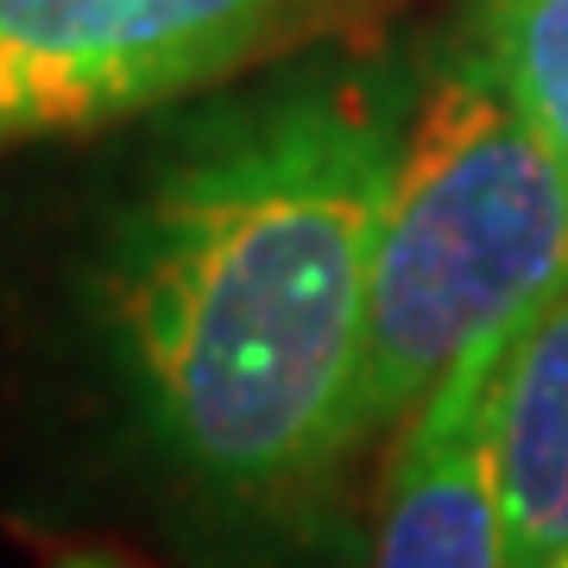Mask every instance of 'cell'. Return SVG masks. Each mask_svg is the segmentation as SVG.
Masks as SVG:
<instances>
[{
    "mask_svg": "<svg viewBox=\"0 0 568 568\" xmlns=\"http://www.w3.org/2000/svg\"><path fill=\"white\" fill-rule=\"evenodd\" d=\"M493 487L506 518V568L568 556V284L511 342L493 392Z\"/></svg>",
    "mask_w": 568,
    "mask_h": 568,
    "instance_id": "obj_5",
    "label": "cell"
},
{
    "mask_svg": "<svg viewBox=\"0 0 568 568\" xmlns=\"http://www.w3.org/2000/svg\"><path fill=\"white\" fill-rule=\"evenodd\" d=\"M366 13L373 0H0V51L39 70L77 126H108L361 39Z\"/></svg>",
    "mask_w": 568,
    "mask_h": 568,
    "instance_id": "obj_3",
    "label": "cell"
},
{
    "mask_svg": "<svg viewBox=\"0 0 568 568\" xmlns=\"http://www.w3.org/2000/svg\"><path fill=\"white\" fill-rule=\"evenodd\" d=\"M58 568H126L121 556H102V549H82V556H63Z\"/></svg>",
    "mask_w": 568,
    "mask_h": 568,
    "instance_id": "obj_8",
    "label": "cell"
},
{
    "mask_svg": "<svg viewBox=\"0 0 568 568\" xmlns=\"http://www.w3.org/2000/svg\"><path fill=\"white\" fill-rule=\"evenodd\" d=\"M410 58L354 39L215 95L114 209L95 335L145 448L234 525L304 530L354 448Z\"/></svg>",
    "mask_w": 568,
    "mask_h": 568,
    "instance_id": "obj_1",
    "label": "cell"
},
{
    "mask_svg": "<svg viewBox=\"0 0 568 568\" xmlns=\"http://www.w3.org/2000/svg\"><path fill=\"white\" fill-rule=\"evenodd\" d=\"M556 568H568V556H562V562H556Z\"/></svg>",
    "mask_w": 568,
    "mask_h": 568,
    "instance_id": "obj_9",
    "label": "cell"
},
{
    "mask_svg": "<svg viewBox=\"0 0 568 568\" xmlns=\"http://www.w3.org/2000/svg\"><path fill=\"white\" fill-rule=\"evenodd\" d=\"M518 335L525 323L480 335L405 417L373 568H506V518L493 487V392Z\"/></svg>",
    "mask_w": 568,
    "mask_h": 568,
    "instance_id": "obj_4",
    "label": "cell"
},
{
    "mask_svg": "<svg viewBox=\"0 0 568 568\" xmlns=\"http://www.w3.org/2000/svg\"><path fill=\"white\" fill-rule=\"evenodd\" d=\"M58 133H82L77 114L63 108V95L39 70H26L20 58L0 51V152L26 140H58Z\"/></svg>",
    "mask_w": 568,
    "mask_h": 568,
    "instance_id": "obj_7",
    "label": "cell"
},
{
    "mask_svg": "<svg viewBox=\"0 0 568 568\" xmlns=\"http://www.w3.org/2000/svg\"><path fill=\"white\" fill-rule=\"evenodd\" d=\"M455 26L568 171V0H462Z\"/></svg>",
    "mask_w": 568,
    "mask_h": 568,
    "instance_id": "obj_6",
    "label": "cell"
},
{
    "mask_svg": "<svg viewBox=\"0 0 568 568\" xmlns=\"http://www.w3.org/2000/svg\"><path fill=\"white\" fill-rule=\"evenodd\" d=\"M568 284V171L462 26L410 58L405 133L392 152L354 448L379 443L493 328L530 323Z\"/></svg>",
    "mask_w": 568,
    "mask_h": 568,
    "instance_id": "obj_2",
    "label": "cell"
}]
</instances>
